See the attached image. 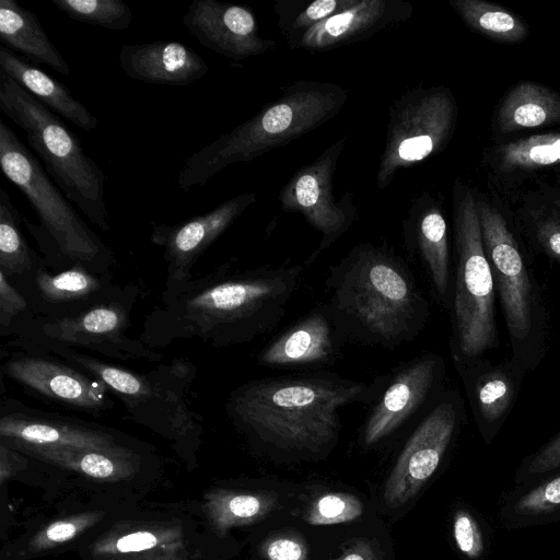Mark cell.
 <instances>
[{"label": "cell", "instance_id": "1", "mask_svg": "<svg viewBox=\"0 0 560 560\" xmlns=\"http://www.w3.org/2000/svg\"><path fill=\"white\" fill-rule=\"evenodd\" d=\"M305 267L234 270L225 262L185 283L164 287L138 338L154 350L192 340L217 348L248 343L279 324Z\"/></svg>", "mask_w": 560, "mask_h": 560}, {"label": "cell", "instance_id": "2", "mask_svg": "<svg viewBox=\"0 0 560 560\" xmlns=\"http://www.w3.org/2000/svg\"><path fill=\"white\" fill-rule=\"evenodd\" d=\"M373 386L318 370L250 380L228 396L224 410L249 441L272 451L318 456L339 439L340 411L369 404Z\"/></svg>", "mask_w": 560, "mask_h": 560}, {"label": "cell", "instance_id": "3", "mask_svg": "<svg viewBox=\"0 0 560 560\" xmlns=\"http://www.w3.org/2000/svg\"><path fill=\"white\" fill-rule=\"evenodd\" d=\"M324 304L345 339L396 349L413 340L429 319V303L404 259L386 244L360 243L325 282Z\"/></svg>", "mask_w": 560, "mask_h": 560}, {"label": "cell", "instance_id": "4", "mask_svg": "<svg viewBox=\"0 0 560 560\" xmlns=\"http://www.w3.org/2000/svg\"><path fill=\"white\" fill-rule=\"evenodd\" d=\"M7 346L50 353L101 380L132 421L162 436L188 465L195 464L205 430L202 416L189 401L197 366L187 358L159 362L148 372H137L63 346L33 345L12 338Z\"/></svg>", "mask_w": 560, "mask_h": 560}, {"label": "cell", "instance_id": "5", "mask_svg": "<svg viewBox=\"0 0 560 560\" xmlns=\"http://www.w3.org/2000/svg\"><path fill=\"white\" fill-rule=\"evenodd\" d=\"M348 91L332 82L299 80L256 115L194 152L177 175L182 191L205 186L233 163L249 162L313 131L339 114Z\"/></svg>", "mask_w": 560, "mask_h": 560}, {"label": "cell", "instance_id": "6", "mask_svg": "<svg viewBox=\"0 0 560 560\" xmlns=\"http://www.w3.org/2000/svg\"><path fill=\"white\" fill-rule=\"evenodd\" d=\"M0 165L3 175L28 200L39 224L23 218L45 265L60 271L83 265L97 273L110 272L113 250L83 221L71 201L51 180L38 160L0 118Z\"/></svg>", "mask_w": 560, "mask_h": 560}, {"label": "cell", "instance_id": "7", "mask_svg": "<svg viewBox=\"0 0 560 560\" xmlns=\"http://www.w3.org/2000/svg\"><path fill=\"white\" fill-rule=\"evenodd\" d=\"M477 209L486 256L491 267L510 347V360L526 374L545 359L550 317L542 289L503 215L485 200Z\"/></svg>", "mask_w": 560, "mask_h": 560}, {"label": "cell", "instance_id": "8", "mask_svg": "<svg viewBox=\"0 0 560 560\" xmlns=\"http://www.w3.org/2000/svg\"><path fill=\"white\" fill-rule=\"evenodd\" d=\"M0 110L25 132L27 143L65 196L100 230L109 231L106 175L66 124L2 70Z\"/></svg>", "mask_w": 560, "mask_h": 560}, {"label": "cell", "instance_id": "9", "mask_svg": "<svg viewBox=\"0 0 560 560\" xmlns=\"http://www.w3.org/2000/svg\"><path fill=\"white\" fill-rule=\"evenodd\" d=\"M455 276L451 302L450 351L453 362L485 357L499 345L495 289L485 253L476 198L454 190Z\"/></svg>", "mask_w": 560, "mask_h": 560}, {"label": "cell", "instance_id": "10", "mask_svg": "<svg viewBox=\"0 0 560 560\" xmlns=\"http://www.w3.org/2000/svg\"><path fill=\"white\" fill-rule=\"evenodd\" d=\"M139 292L138 284H125L116 295L75 317L23 316L13 324L10 337L33 345L83 350L118 361L162 362L161 352L127 334Z\"/></svg>", "mask_w": 560, "mask_h": 560}, {"label": "cell", "instance_id": "11", "mask_svg": "<svg viewBox=\"0 0 560 560\" xmlns=\"http://www.w3.org/2000/svg\"><path fill=\"white\" fill-rule=\"evenodd\" d=\"M456 103L445 86H416L395 98L381 154L376 186L387 188L396 174L443 150L456 122Z\"/></svg>", "mask_w": 560, "mask_h": 560}, {"label": "cell", "instance_id": "12", "mask_svg": "<svg viewBox=\"0 0 560 560\" xmlns=\"http://www.w3.org/2000/svg\"><path fill=\"white\" fill-rule=\"evenodd\" d=\"M444 375L443 358L425 353L375 380L361 442L375 445L399 431L424 407H431L442 394Z\"/></svg>", "mask_w": 560, "mask_h": 560}, {"label": "cell", "instance_id": "13", "mask_svg": "<svg viewBox=\"0 0 560 560\" xmlns=\"http://www.w3.org/2000/svg\"><path fill=\"white\" fill-rule=\"evenodd\" d=\"M348 138L343 135L315 161L299 168L279 192L282 211L302 214L322 235L306 266L338 241L359 217L353 192H343L339 200L332 195V178Z\"/></svg>", "mask_w": 560, "mask_h": 560}, {"label": "cell", "instance_id": "14", "mask_svg": "<svg viewBox=\"0 0 560 560\" xmlns=\"http://www.w3.org/2000/svg\"><path fill=\"white\" fill-rule=\"evenodd\" d=\"M0 443L13 448L147 447L115 428L25 405L14 397L0 399Z\"/></svg>", "mask_w": 560, "mask_h": 560}, {"label": "cell", "instance_id": "15", "mask_svg": "<svg viewBox=\"0 0 560 560\" xmlns=\"http://www.w3.org/2000/svg\"><path fill=\"white\" fill-rule=\"evenodd\" d=\"M0 372L30 394L65 409L100 415L115 406L105 383L47 352L16 349L2 361Z\"/></svg>", "mask_w": 560, "mask_h": 560}, {"label": "cell", "instance_id": "16", "mask_svg": "<svg viewBox=\"0 0 560 560\" xmlns=\"http://www.w3.org/2000/svg\"><path fill=\"white\" fill-rule=\"evenodd\" d=\"M464 419L456 390L440 395L406 442L384 489L389 508L410 500L438 469Z\"/></svg>", "mask_w": 560, "mask_h": 560}, {"label": "cell", "instance_id": "17", "mask_svg": "<svg viewBox=\"0 0 560 560\" xmlns=\"http://www.w3.org/2000/svg\"><path fill=\"white\" fill-rule=\"evenodd\" d=\"M11 283L26 299L34 315L48 319L75 317L122 288L112 271L97 273L83 265L51 271L44 261Z\"/></svg>", "mask_w": 560, "mask_h": 560}, {"label": "cell", "instance_id": "18", "mask_svg": "<svg viewBox=\"0 0 560 560\" xmlns=\"http://www.w3.org/2000/svg\"><path fill=\"white\" fill-rule=\"evenodd\" d=\"M257 198V192H243L206 213L173 225L152 222L150 241L163 248L165 287H175L190 280L192 269L203 253Z\"/></svg>", "mask_w": 560, "mask_h": 560}, {"label": "cell", "instance_id": "19", "mask_svg": "<svg viewBox=\"0 0 560 560\" xmlns=\"http://www.w3.org/2000/svg\"><path fill=\"white\" fill-rule=\"evenodd\" d=\"M183 23L203 47L234 61L265 54L277 44L262 38L250 8L220 0H192Z\"/></svg>", "mask_w": 560, "mask_h": 560}, {"label": "cell", "instance_id": "20", "mask_svg": "<svg viewBox=\"0 0 560 560\" xmlns=\"http://www.w3.org/2000/svg\"><path fill=\"white\" fill-rule=\"evenodd\" d=\"M409 256L421 264L438 301L450 311L453 276L447 223L435 199L427 191L413 198L402 220Z\"/></svg>", "mask_w": 560, "mask_h": 560}, {"label": "cell", "instance_id": "21", "mask_svg": "<svg viewBox=\"0 0 560 560\" xmlns=\"http://www.w3.org/2000/svg\"><path fill=\"white\" fill-rule=\"evenodd\" d=\"M343 339L326 306L320 305L266 345L257 362L268 368L318 371L335 364Z\"/></svg>", "mask_w": 560, "mask_h": 560}, {"label": "cell", "instance_id": "22", "mask_svg": "<svg viewBox=\"0 0 560 560\" xmlns=\"http://www.w3.org/2000/svg\"><path fill=\"white\" fill-rule=\"evenodd\" d=\"M453 364L479 431L491 440L508 419L526 373L511 360L494 364L485 357Z\"/></svg>", "mask_w": 560, "mask_h": 560}, {"label": "cell", "instance_id": "23", "mask_svg": "<svg viewBox=\"0 0 560 560\" xmlns=\"http://www.w3.org/2000/svg\"><path fill=\"white\" fill-rule=\"evenodd\" d=\"M411 3L400 0H358L351 8L314 25L292 42L290 49L311 52L350 45L408 21Z\"/></svg>", "mask_w": 560, "mask_h": 560}, {"label": "cell", "instance_id": "24", "mask_svg": "<svg viewBox=\"0 0 560 560\" xmlns=\"http://www.w3.org/2000/svg\"><path fill=\"white\" fill-rule=\"evenodd\" d=\"M118 60L128 77L149 84L186 86L209 72L206 60L195 49L175 40L126 44Z\"/></svg>", "mask_w": 560, "mask_h": 560}, {"label": "cell", "instance_id": "25", "mask_svg": "<svg viewBox=\"0 0 560 560\" xmlns=\"http://www.w3.org/2000/svg\"><path fill=\"white\" fill-rule=\"evenodd\" d=\"M147 447L124 448H23L18 452L48 466L98 481L135 477L156 460ZM16 451V450H15Z\"/></svg>", "mask_w": 560, "mask_h": 560}, {"label": "cell", "instance_id": "26", "mask_svg": "<svg viewBox=\"0 0 560 560\" xmlns=\"http://www.w3.org/2000/svg\"><path fill=\"white\" fill-rule=\"evenodd\" d=\"M0 70L51 112L81 129L91 131L98 127L100 119L62 83L2 44L0 45Z\"/></svg>", "mask_w": 560, "mask_h": 560}, {"label": "cell", "instance_id": "27", "mask_svg": "<svg viewBox=\"0 0 560 560\" xmlns=\"http://www.w3.org/2000/svg\"><path fill=\"white\" fill-rule=\"evenodd\" d=\"M0 38L35 63H45L55 71L70 75L71 69L50 40L37 15L15 0H0Z\"/></svg>", "mask_w": 560, "mask_h": 560}, {"label": "cell", "instance_id": "28", "mask_svg": "<svg viewBox=\"0 0 560 560\" xmlns=\"http://www.w3.org/2000/svg\"><path fill=\"white\" fill-rule=\"evenodd\" d=\"M559 120L560 96L534 82L515 85L504 97L498 114V125L504 132L535 128Z\"/></svg>", "mask_w": 560, "mask_h": 560}, {"label": "cell", "instance_id": "29", "mask_svg": "<svg viewBox=\"0 0 560 560\" xmlns=\"http://www.w3.org/2000/svg\"><path fill=\"white\" fill-rule=\"evenodd\" d=\"M183 535V527L174 524L140 525L101 537L91 546L90 553L96 560H102L158 550H179Z\"/></svg>", "mask_w": 560, "mask_h": 560}, {"label": "cell", "instance_id": "30", "mask_svg": "<svg viewBox=\"0 0 560 560\" xmlns=\"http://www.w3.org/2000/svg\"><path fill=\"white\" fill-rule=\"evenodd\" d=\"M23 217L13 205L9 192L0 187V273L13 282L44 261L24 237Z\"/></svg>", "mask_w": 560, "mask_h": 560}, {"label": "cell", "instance_id": "31", "mask_svg": "<svg viewBox=\"0 0 560 560\" xmlns=\"http://www.w3.org/2000/svg\"><path fill=\"white\" fill-rule=\"evenodd\" d=\"M269 493L215 491L207 497L206 513L219 534L234 526L247 525L264 518L277 505Z\"/></svg>", "mask_w": 560, "mask_h": 560}, {"label": "cell", "instance_id": "32", "mask_svg": "<svg viewBox=\"0 0 560 560\" xmlns=\"http://www.w3.org/2000/svg\"><path fill=\"white\" fill-rule=\"evenodd\" d=\"M460 19L475 31L500 42L526 37V25L510 11L482 0H450Z\"/></svg>", "mask_w": 560, "mask_h": 560}, {"label": "cell", "instance_id": "33", "mask_svg": "<svg viewBox=\"0 0 560 560\" xmlns=\"http://www.w3.org/2000/svg\"><path fill=\"white\" fill-rule=\"evenodd\" d=\"M357 2L358 0H314L308 3L278 1L275 5L278 27L288 44L314 25L351 8Z\"/></svg>", "mask_w": 560, "mask_h": 560}, {"label": "cell", "instance_id": "34", "mask_svg": "<svg viewBox=\"0 0 560 560\" xmlns=\"http://www.w3.org/2000/svg\"><path fill=\"white\" fill-rule=\"evenodd\" d=\"M500 168H534L560 163V133L536 135L500 147Z\"/></svg>", "mask_w": 560, "mask_h": 560}, {"label": "cell", "instance_id": "35", "mask_svg": "<svg viewBox=\"0 0 560 560\" xmlns=\"http://www.w3.org/2000/svg\"><path fill=\"white\" fill-rule=\"evenodd\" d=\"M71 20L110 31L130 27L133 20L131 8L121 0H49Z\"/></svg>", "mask_w": 560, "mask_h": 560}, {"label": "cell", "instance_id": "36", "mask_svg": "<svg viewBox=\"0 0 560 560\" xmlns=\"http://www.w3.org/2000/svg\"><path fill=\"white\" fill-rule=\"evenodd\" d=\"M102 518V512L89 511L56 520L27 540L25 552L33 556L69 542Z\"/></svg>", "mask_w": 560, "mask_h": 560}, {"label": "cell", "instance_id": "37", "mask_svg": "<svg viewBox=\"0 0 560 560\" xmlns=\"http://www.w3.org/2000/svg\"><path fill=\"white\" fill-rule=\"evenodd\" d=\"M358 498L347 493H326L308 508L304 520L312 525H332L350 522L363 513Z\"/></svg>", "mask_w": 560, "mask_h": 560}, {"label": "cell", "instance_id": "38", "mask_svg": "<svg viewBox=\"0 0 560 560\" xmlns=\"http://www.w3.org/2000/svg\"><path fill=\"white\" fill-rule=\"evenodd\" d=\"M560 506V476L549 479L523 495L514 505L515 513L530 516L553 511Z\"/></svg>", "mask_w": 560, "mask_h": 560}, {"label": "cell", "instance_id": "39", "mask_svg": "<svg viewBox=\"0 0 560 560\" xmlns=\"http://www.w3.org/2000/svg\"><path fill=\"white\" fill-rule=\"evenodd\" d=\"M33 314L23 294L0 273V337H10L13 324Z\"/></svg>", "mask_w": 560, "mask_h": 560}, {"label": "cell", "instance_id": "40", "mask_svg": "<svg viewBox=\"0 0 560 560\" xmlns=\"http://www.w3.org/2000/svg\"><path fill=\"white\" fill-rule=\"evenodd\" d=\"M454 538L458 549L468 558H477L483 550L481 533L474 517L458 511L454 517Z\"/></svg>", "mask_w": 560, "mask_h": 560}, {"label": "cell", "instance_id": "41", "mask_svg": "<svg viewBox=\"0 0 560 560\" xmlns=\"http://www.w3.org/2000/svg\"><path fill=\"white\" fill-rule=\"evenodd\" d=\"M269 560H306L307 548L304 540L293 534L278 535L264 546Z\"/></svg>", "mask_w": 560, "mask_h": 560}, {"label": "cell", "instance_id": "42", "mask_svg": "<svg viewBox=\"0 0 560 560\" xmlns=\"http://www.w3.org/2000/svg\"><path fill=\"white\" fill-rule=\"evenodd\" d=\"M534 237L544 254L560 264V218L539 219L535 224Z\"/></svg>", "mask_w": 560, "mask_h": 560}, {"label": "cell", "instance_id": "43", "mask_svg": "<svg viewBox=\"0 0 560 560\" xmlns=\"http://www.w3.org/2000/svg\"><path fill=\"white\" fill-rule=\"evenodd\" d=\"M560 468V432L533 454L527 464L530 474H542Z\"/></svg>", "mask_w": 560, "mask_h": 560}, {"label": "cell", "instance_id": "44", "mask_svg": "<svg viewBox=\"0 0 560 560\" xmlns=\"http://www.w3.org/2000/svg\"><path fill=\"white\" fill-rule=\"evenodd\" d=\"M338 560H380L372 545L360 540L349 547Z\"/></svg>", "mask_w": 560, "mask_h": 560}, {"label": "cell", "instance_id": "45", "mask_svg": "<svg viewBox=\"0 0 560 560\" xmlns=\"http://www.w3.org/2000/svg\"><path fill=\"white\" fill-rule=\"evenodd\" d=\"M178 550H158L151 552L106 558L102 560H182Z\"/></svg>", "mask_w": 560, "mask_h": 560}]
</instances>
